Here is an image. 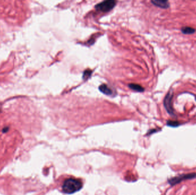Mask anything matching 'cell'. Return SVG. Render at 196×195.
I'll list each match as a JSON object with an SVG mask.
<instances>
[{
	"instance_id": "10",
	"label": "cell",
	"mask_w": 196,
	"mask_h": 195,
	"mask_svg": "<svg viewBox=\"0 0 196 195\" xmlns=\"http://www.w3.org/2000/svg\"><path fill=\"white\" fill-rule=\"evenodd\" d=\"M167 125L170 126L176 127L179 125V123L178 122L175 121H168L167 122Z\"/></svg>"
},
{
	"instance_id": "8",
	"label": "cell",
	"mask_w": 196,
	"mask_h": 195,
	"mask_svg": "<svg viewBox=\"0 0 196 195\" xmlns=\"http://www.w3.org/2000/svg\"><path fill=\"white\" fill-rule=\"evenodd\" d=\"M181 31L182 33L186 34H190L192 33H194L195 31L194 29L191 27H183L181 29Z\"/></svg>"
},
{
	"instance_id": "9",
	"label": "cell",
	"mask_w": 196,
	"mask_h": 195,
	"mask_svg": "<svg viewBox=\"0 0 196 195\" xmlns=\"http://www.w3.org/2000/svg\"><path fill=\"white\" fill-rule=\"evenodd\" d=\"M91 73H92V71L89 69H87V70H85V71H84L83 75V79H88L90 77V75H91Z\"/></svg>"
},
{
	"instance_id": "11",
	"label": "cell",
	"mask_w": 196,
	"mask_h": 195,
	"mask_svg": "<svg viewBox=\"0 0 196 195\" xmlns=\"http://www.w3.org/2000/svg\"><path fill=\"white\" fill-rule=\"evenodd\" d=\"M9 130V128L8 127H5L2 129V132L3 133H6Z\"/></svg>"
},
{
	"instance_id": "1",
	"label": "cell",
	"mask_w": 196,
	"mask_h": 195,
	"mask_svg": "<svg viewBox=\"0 0 196 195\" xmlns=\"http://www.w3.org/2000/svg\"><path fill=\"white\" fill-rule=\"evenodd\" d=\"M83 186L81 181L75 178L66 179L63 183L62 189L66 194H72L80 190Z\"/></svg>"
},
{
	"instance_id": "7",
	"label": "cell",
	"mask_w": 196,
	"mask_h": 195,
	"mask_svg": "<svg viewBox=\"0 0 196 195\" xmlns=\"http://www.w3.org/2000/svg\"><path fill=\"white\" fill-rule=\"evenodd\" d=\"M128 86L133 90H135V91H139V92H142V91H144V88L142 87L139 85L135 84V83H131Z\"/></svg>"
},
{
	"instance_id": "6",
	"label": "cell",
	"mask_w": 196,
	"mask_h": 195,
	"mask_svg": "<svg viewBox=\"0 0 196 195\" xmlns=\"http://www.w3.org/2000/svg\"><path fill=\"white\" fill-rule=\"evenodd\" d=\"M99 90L103 93L108 95H112L113 94V90L106 84H102L99 86Z\"/></svg>"
},
{
	"instance_id": "5",
	"label": "cell",
	"mask_w": 196,
	"mask_h": 195,
	"mask_svg": "<svg viewBox=\"0 0 196 195\" xmlns=\"http://www.w3.org/2000/svg\"><path fill=\"white\" fill-rule=\"evenodd\" d=\"M151 3H153V5H154L155 6L163 9H166L169 6L168 1L166 0H153L151 1Z\"/></svg>"
},
{
	"instance_id": "2",
	"label": "cell",
	"mask_w": 196,
	"mask_h": 195,
	"mask_svg": "<svg viewBox=\"0 0 196 195\" xmlns=\"http://www.w3.org/2000/svg\"><path fill=\"white\" fill-rule=\"evenodd\" d=\"M116 5V1L113 0H108L101 2L95 6L96 10L103 12H107L113 9Z\"/></svg>"
},
{
	"instance_id": "4",
	"label": "cell",
	"mask_w": 196,
	"mask_h": 195,
	"mask_svg": "<svg viewBox=\"0 0 196 195\" xmlns=\"http://www.w3.org/2000/svg\"><path fill=\"white\" fill-rule=\"evenodd\" d=\"M171 99L172 94L170 92H168L164 99V106L170 114L174 115V113L171 106Z\"/></svg>"
},
{
	"instance_id": "3",
	"label": "cell",
	"mask_w": 196,
	"mask_h": 195,
	"mask_svg": "<svg viewBox=\"0 0 196 195\" xmlns=\"http://www.w3.org/2000/svg\"><path fill=\"white\" fill-rule=\"evenodd\" d=\"M195 177H196V173H188V174H182V175L176 176V177H174L169 179L168 183L171 185H174L175 184L180 183L182 181L192 179Z\"/></svg>"
}]
</instances>
